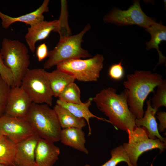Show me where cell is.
<instances>
[{
	"label": "cell",
	"mask_w": 166,
	"mask_h": 166,
	"mask_svg": "<svg viewBox=\"0 0 166 166\" xmlns=\"http://www.w3.org/2000/svg\"><path fill=\"white\" fill-rule=\"evenodd\" d=\"M45 73L55 97H58L65 88L75 80L74 77L57 69L51 72L46 71Z\"/></svg>",
	"instance_id": "cell-20"
},
{
	"label": "cell",
	"mask_w": 166,
	"mask_h": 166,
	"mask_svg": "<svg viewBox=\"0 0 166 166\" xmlns=\"http://www.w3.org/2000/svg\"><path fill=\"white\" fill-rule=\"evenodd\" d=\"M0 53L5 64L12 73V87L20 86L30 64L27 46L19 40L5 38L2 40Z\"/></svg>",
	"instance_id": "cell-4"
},
{
	"label": "cell",
	"mask_w": 166,
	"mask_h": 166,
	"mask_svg": "<svg viewBox=\"0 0 166 166\" xmlns=\"http://www.w3.org/2000/svg\"><path fill=\"white\" fill-rule=\"evenodd\" d=\"M0 131L15 144L35 133L24 118L9 116L6 114L0 117Z\"/></svg>",
	"instance_id": "cell-10"
},
{
	"label": "cell",
	"mask_w": 166,
	"mask_h": 166,
	"mask_svg": "<svg viewBox=\"0 0 166 166\" xmlns=\"http://www.w3.org/2000/svg\"><path fill=\"white\" fill-rule=\"evenodd\" d=\"M16 150V144L3 135L0 138V163L14 165Z\"/></svg>",
	"instance_id": "cell-22"
},
{
	"label": "cell",
	"mask_w": 166,
	"mask_h": 166,
	"mask_svg": "<svg viewBox=\"0 0 166 166\" xmlns=\"http://www.w3.org/2000/svg\"><path fill=\"white\" fill-rule=\"evenodd\" d=\"M147 109L143 117L140 119H136L135 124L136 127L144 128L149 138L152 139L157 138L163 142L166 143L165 138L159 133L155 115L157 110L153 108L151 105V98L146 101Z\"/></svg>",
	"instance_id": "cell-16"
},
{
	"label": "cell",
	"mask_w": 166,
	"mask_h": 166,
	"mask_svg": "<svg viewBox=\"0 0 166 166\" xmlns=\"http://www.w3.org/2000/svg\"><path fill=\"white\" fill-rule=\"evenodd\" d=\"M156 93L151 99L152 107L158 110L160 107H166V80L164 79L157 86Z\"/></svg>",
	"instance_id": "cell-26"
},
{
	"label": "cell",
	"mask_w": 166,
	"mask_h": 166,
	"mask_svg": "<svg viewBox=\"0 0 166 166\" xmlns=\"http://www.w3.org/2000/svg\"><path fill=\"white\" fill-rule=\"evenodd\" d=\"M111 157L106 162L100 166H117L119 163L124 162L128 166H133L122 145L117 147L110 151ZM84 166H91L85 164Z\"/></svg>",
	"instance_id": "cell-24"
},
{
	"label": "cell",
	"mask_w": 166,
	"mask_h": 166,
	"mask_svg": "<svg viewBox=\"0 0 166 166\" xmlns=\"http://www.w3.org/2000/svg\"><path fill=\"white\" fill-rule=\"evenodd\" d=\"M61 10L58 20V26L56 32L60 35V40H62L72 36L71 30L68 21V12L67 3L66 0H61Z\"/></svg>",
	"instance_id": "cell-23"
},
{
	"label": "cell",
	"mask_w": 166,
	"mask_h": 166,
	"mask_svg": "<svg viewBox=\"0 0 166 166\" xmlns=\"http://www.w3.org/2000/svg\"><path fill=\"white\" fill-rule=\"evenodd\" d=\"M0 76L11 87L13 84V77L10 69L5 65L0 53Z\"/></svg>",
	"instance_id": "cell-29"
},
{
	"label": "cell",
	"mask_w": 166,
	"mask_h": 166,
	"mask_svg": "<svg viewBox=\"0 0 166 166\" xmlns=\"http://www.w3.org/2000/svg\"><path fill=\"white\" fill-rule=\"evenodd\" d=\"M163 76L149 71L136 70L127 75L123 84L127 96L129 109L136 119L142 118L144 115V102L154 89L163 80Z\"/></svg>",
	"instance_id": "cell-2"
},
{
	"label": "cell",
	"mask_w": 166,
	"mask_h": 166,
	"mask_svg": "<svg viewBox=\"0 0 166 166\" xmlns=\"http://www.w3.org/2000/svg\"><path fill=\"white\" fill-rule=\"evenodd\" d=\"M146 30L150 33L151 39L146 42V50H148L152 48L156 49L159 56V61L156 66L162 64L166 61V57L159 49V45L161 42L166 40V27L162 24L157 23L156 22L146 29Z\"/></svg>",
	"instance_id": "cell-19"
},
{
	"label": "cell",
	"mask_w": 166,
	"mask_h": 166,
	"mask_svg": "<svg viewBox=\"0 0 166 166\" xmlns=\"http://www.w3.org/2000/svg\"><path fill=\"white\" fill-rule=\"evenodd\" d=\"M57 26V20H43L29 27L25 39L30 50L34 53L37 42L46 38L52 31L56 32Z\"/></svg>",
	"instance_id": "cell-13"
},
{
	"label": "cell",
	"mask_w": 166,
	"mask_h": 166,
	"mask_svg": "<svg viewBox=\"0 0 166 166\" xmlns=\"http://www.w3.org/2000/svg\"><path fill=\"white\" fill-rule=\"evenodd\" d=\"M104 21L121 26L136 25L145 29L156 22L143 12L139 0H135L126 10L114 8L105 15Z\"/></svg>",
	"instance_id": "cell-9"
},
{
	"label": "cell",
	"mask_w": 166,
	"mask_h": 166,
	"mask_svg": "<svg viewBox=\"0 0 166 166\" xmlns=\"http://www.w3.org/2000/svg\"><path fill=\"white\" fill-rule=\"evenodd\" d=\"M156 117L159 121V124L158 127L159 132H164L166 128V113L159 111L156 113Z\"/></svg>",
	"instance_id": "cell-31"
},
{
	"label": "cell",
	"mask_w": 166,
	"mask_h": 166,
	"mask_svg": "<svg viewBox=\"0 0 166 166\" xmlns=\"http://www.w3.org/2000/svg\"><path fill=\"white\" fill-rule=\"evenodd\" d=\"M40 137L34 133L16 144L14 165L18 166H36L35 152Z\"/></svg>",
	"instance_id": "cell-12"
},
{
	"label": "cell",
	"mask_w": 166,
	"mask_h": 166,
	"mask_svg": "<svg viewBox=\"0 0 166 166\" xmlns=\"http://www.w3.org/2000/svg\"><path fill=\"white\" fill-rule=\"evenodd\" d=\"M92 101V98L91 97L84 103L77 104L68 103L58 99L56 101V103L66 109L77 117L84 119L88 125V135H90L91 129L89 121L90 118H95L99 120L110 123L108 120L97 116L91 112L89 108L91 105Z\"/></svg>",
	"instance_id": "cell-18"
},
{
	"label": "cell",
	"mask_w": 166,
	"mask_h": 166,
	"mask_svg": "<svg viewBox=\"0 0 166 166\" xmlns=\"http://www.w3.org/2000/svg\"><path fill=\"white\" fill-rule=\"evenodd\" d=\"M59 99L65 102L77 104H81V91L76 84L70 83L64 89L58 97Z\"/></svg>",
	"instance_id": "cell-25"
},
{
	"label": "cell",
	"mask_w": 166,
	"mask_h": 166,
	"mask_svg": "<svg viewBox=\"0 0 166 166\" xmlns=\"http://www.w3.org/2000/svg\"><path fill=\"white\" fill-rule=\"evenodd\" d=\"M60 154L59 148L54 143L40 138L35 152L36 166H53Z\"/></svg>",
	"instance_id": "cell-14"
},
{
	"label": "cell",
	"mask_w": 166,
	"mask_h": 166,
	"mask_svg": "<svg viewBox=\"0 0 166 166\" xmlns=\"http://www.w3.org/2000/svg\"><path fill=\"white\" fill-rule=\"evenodd\" d=\"M98 109L107 117L110 123L116 129L127 132L136 127V119L129 109L124 90L119 94L109 87L101 90L92 98Z\"/></svg>",
	"instance_id": "cell-1"
},
{
	"label": "cell",
	"mask_w": 166,
	"mask_h": 166,
	"mask_svg": "<svg viewBox=\"0 0 166 166\" xmlns=\"http://www.w3.org/2000/svg\"><path fill=\"white\" fill-rule=\"evenodd\" d=\"M1 132L0 131V138L3 136Z\"/></svg>",
	"instance_id": "cell-32"
},
{
	"label": "cell",
	"mask_w": 166,
	"mask_h": 166,
	"mask_svg": "<svg viewBox=\"0 0 166 166\" xmlns=\"http://www.w3.org/2000/svg\"><path fill=\"white\" fill-rule=\"evenodd\" d=\"M24 118L40 138L53 143L60 141L61 128L49 105L32 103Z\"/></svg>",
	"instance_id": "cell-3"
},
{
	"label": "cell",
	"mask_w": 166,
	"mask_h": 166,
	"mask_svg": "<svg viewBox=\"0 0 166 166\" xmlns=\"http://www.w3.org/2000/svg\"><path fill=\"white\" fill-rule=\"evenodd\" d=\"M49 0H45L41 5L31 12L16 17H12L3 14L0 11V18L3 28L8 29L12 24L17 22L24 23L30 26L44 20L43 14L49 11L48 5Z\"/></svg>",
	"instance_id": "cell-15"
},
{
	"label": "cell",
	"mask_w": 166,
	"mask_h": 166,
	"mask_svg": "<svg viewBox=\"0 0 166 166\" xmlns=\"http://www.w3.org/2000/svg\"><path fill=\"white\" fill-rule=\"evenodd\" d=\"M49 51L45 43L39 45L36 50V55L38 61L41 62L48 57Z\"/></svg>",
	"instance_id": "cell-30"
},
{
	"label": "cell",
	"mask_w": 166,
	"mask_h": 166,
	"mask_svg": "<svg viewBox=\"0 0 166 166\" xmlns=\"http://www.w3.org/2000/svg\"><path fill=\"white\" fill-rule=\"evenodd\" d=\"M90 27V25L87 24L79 33L59 40L54 49L49 51L48 58L45 62L43 68L50 69L61 62L70 59L93 57L81 46L83 37Z\"/></svg>",
	"instance_id": "cell-5"
},
{
	"label": "cell",
	"mask_w": 166,
	"mask_h": 166,
	"mask_svg": "<svg viewBox=\"0 0 166 166\" xmlns=\"http://www.w3.org/2000/svg\"><path fill=\"white\" fill-rule=\"evenodd\" d=\"M13 166H16V165H13Z\"/></svg>",
	"instance_id": "cell-34"
},
{
	"label": "cell",
	"mask_w": 166,
	"mask_h": 166,
	"mask_svg": "<svg viewBox=\"0 0 166 166\" xmlns=\"http://www.w3.org/2000/svg\"><path fill=\"white\" fill-rule=\"evenodd\" d=\"M10 88L0 76V117L5 114Z\"/></svg>",
	"instance_id": "cell-27"
},
{
	"label": "cell",
	"mask_w": 166,
	"mask_h": 166,
	"mask_svg": "<svg viewBox=\"0 0 166 166\" xmlns=\"http://www.w3.org/2000/svg\"><path fill=\"white\" fill-rule=\"evenodd\" d=\"M126 132L128 134V142L124 143L122 145L133 166H138V158L144 152L158 149L162 153L166 148V143L157 138H149L145 129L143 127H136L133 130H128Z\"/></svg>",
	"instance_id": "cell-8"
},
{
	"label": "cell",
	"mask_w": 166,
	"mask_h": 166,
	"mask_svg": "<svg viewBox=\"0 0 166 166\" xmlns=\"http://www.w3.org/2000/svg\"><path fill=\"white\" fill-rule=\"evenodd\" d=\"M53 109L55 111L61 128H82L86 125V121L82 118L75 116L66 109L56 104Z\"/></svg>",
	"instance_id": "cell-21"
},
{
	"label": "cell",
	"mask_w": 166,
	"mask_h": 166,
	"mask_svg": "<svg viewBox=\"0 0 166 166\" xmlns=\"http://www.w3.org/2000/svg\"><path fill=\"white\" fill-rule=\"evenodd\" d=\"M44 68L29 69L21 81L20 87L33 103L52 105L53 96Z\"/></svg>",
	"instance_id": "cell-6"
},
{
	"label": "cell",
	"mask_w": 166,
	"mask_h": 166,
	"mask_svg": "<svg viewBox=\"0 0 166 166\" xmlns=\"http://www.w3.org/2000/svg\"><path fill=\"white\" fill-rule=\"evenodd\" d=\"M104 60L102 55L97 54L87 59L68 60L58 63L56 66L57 69L74 77L78 81H96L103 68Z\"/></svg>",
	"instance_id": "cell-7"
},
{
	"label": "cell",
	"mask_w": 166,
	"mask_h": 166,
	"mask_svg": "<svg viewBox=\"0 0 166 166\" xmlns=\"http://www.w3.org/2000/svg\"><path fill=\"white\" fill-rule=\"evenodd\" d=\"M60 140L69 146L88 155L89 152L85 146L86 140L82 128H69L61 130Z\"/></svg>",
	"instance_id": "cell-17"
},
{
	"label": "cell",
	"mask_w": 166,
	"mask_h": 166,
	"mask_svg": "<svg viewBox=\"0 0 166 166\" xmlns=\"http://www.w3.org/2000/svg\"><path fill=\"white\" fill-rule=\"evenodd\" d=\"M122 61H120L118 63L113 64L109 67L108 74L112 79L115 81H120L124 77V71L122 65Z\"/></svg>",
	"instance_id": "cell-28"
},
{
	"label": "cell",
	"mask_w": 166,
	"mask_h": 166,
	"mask_svg": "<svg viewBox=\"0 0 166 166\" xmlns=\"http://www.w3.org/2000/svg\"><path fill=\"white\" fill-rule=\"evenodd\" d=\"M0 166H8L0 163Z\"/></svg>",
	"instance_id": "cell-33"
},
{
	"label": "cell",
	"mask_w": 166,
	"mask_h": 166,
	"mask_svg": "<svg viewBox=\"0 0 166 166\" xmlns=\"http://www.w3.org/2000/svg\"><path fill=\"white\" fill-rule=\"evenodd\" d=\"M20 86L11 87L5 114L10 117L24 118L32 103Z\"/></svg>",
	"instance_id": "cell-11"
}]
</instances>
